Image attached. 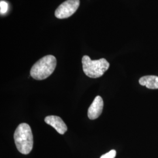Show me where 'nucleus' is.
I'll return each mask as SVG.
<instances>
[{"label": "nucleus", "instance_id": "f257e3e1", "mask_svg": "<svg viewBox=\"0 0 158 158\" xmlns=\"http://www.w3.org/2000/svg\"><path fill=\"white\" fill-rule=\"evenodd\" d=\"M14 141L19 152L27 155L33 148L34 139L32 130L28 124L22 123L19 125L14 133Z\"/></svg>", "mask_w": 158, "mask_h": 158}, {"label": "nucleus", "instance_id": "f03ea898", "mask_svg": "<svg viewBox=\"0 0 158 158\" xmlns=\"http://www.w3.org/2000/svg\"><path fill=\"white\" fill-rule=\"evenodd\" d=\"M56 57L53 55L43 57L35 63L30 71L31 76L35 80H42L48 78L56 66Z\"/></svg>", "mask_w": 158, "mask_h": 158}, {"label": "nucleus", "instance_id": "7ed1b4c3", "mask_svg": "<svg viewBox=\"0 0 158 158\" xmlns=\"http://www.w3.org/2000/svg\"><path fill=\"white\" fill-rule=\"evenodd\" d=\"M81 62L85 74L94 79L102 77L110 67V63L104 58L93 60L89 56L85 55Z\"/></svg>", "mask_w": 158, "mask_h": 158}, {"label": "nucleus", "instance_id": "20e7f679", "mask_svg": "<svg viewBox=\"0 0 158 158\" xmlns=\"http://www.w3.org/2000/svg\"><path fill=\"white\" fill-rule=\"evenodd\" d=\"M80 0H66L57 8L55 15L59 19H65L71 17L77 10Z\"/></svg>", "mask_w": 158, "mask_h": 158}, {"label": "nucleus", "instance_id": "39448f33", "mask_svg": "<svg viewBox=\"0 0 158 158\" xmlns=\"http://www.w3.org/2000/svg\"><path fill=\"white\" fill-rule=\"evenodd\" d=\"M104 102L102 97L98 96L94 98L88 110V117L90 119L98 118L102 114Z\"/></svg>", "mask_w": 158, "mask_h": 158}, {"label": "nucleus", "instance_id": "423d86ee", "mask_svg": "<svg viewBox=\"0 0 158 158\" xmlns=\"http://www.w3.org/2000/svg\"><path fill=\"white\" fill-rule=\"evenodd\" d=\"M46 124L52 126L60 134H64L68 130V127L62 118L56 115L47 116L45 118Z\"/></svg>", "mask_w": 158, "mask_h": 158}, {"label": "nucleus", "instance_id": "0eeeda50", "mask_svg": "<svg viewBox=\"0 0 158 158\" xmlns=\"http://www.w3.org/2000/svg\"><path fill=\"white\" fill-rule=\"evenodd\" d=\"M139 84L149 89H158V76H145L139 80Z\"/></svg>", "mask_w": 158, "mask_h": 158}, {"label": "nucleus", "instance_id": "6e6552de", "mask_svg": "<svg viewBox=\"0 0 158 158\" xmlns=\"http://www.w3.org/2000/svg\"><path fill=\"white\" fill-rule=\"evenodd\" d=\"M0 11L1 14H4L8 11V4L4 1H1L0 2Z\"/></svg>", "mask_w": 158, "mask_h": 158}, {"label": "nucleus", "instance_id": "1a4fd4ad", "mask_svg": "<svg viewBox=\"0 0 158 158\" xmlns=\"http://www.w3.org/2000/svg\"><path fill=\"white\" fill-rule=\"evenodd\" d=\"M116 156V151L115 150H111L110 152L102 155L100 158H115Z\"/></svg>", "mask_w": 158, "mask_h": 158}]
</instances>
